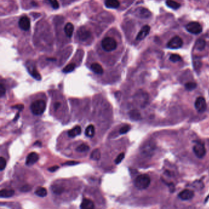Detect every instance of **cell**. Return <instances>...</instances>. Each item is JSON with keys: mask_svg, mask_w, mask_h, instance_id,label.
<instances>
[{"mask_svg": "<svg viewBox=\"0 0 209 209\" xmlns=\"http://www.w3.org/2000/svg\"><path fill=\"white\" fill-rule=\"evenodd\" d=\"M28 69L29 73H30L31 75L33 78H35V79H36L37 81H41V75L38 72V71H37V69L35 67H33V68L29 67V68H28Z\"/></svg>", "mask_w": 209, "mask_h": 209, "instance_id": "obj_20", "label": "cell"}, {"mask_svg": "<svg viewBox=\"0 0 209 209\" xmlns=\"http://www.w3.org/2000/svg\"><path fill=\"white\" fill-rule=\"evenodd\" d=\"M193 151L199 158H202L206 154V149L204 145L201 142L197 143L193 147Z\"/></svg>", "mask_w": 209, "mask_h": 209, "instance_id": "obj_7", "label": "cell"}, {"mask_svg": "<svg viewBox=\"0 0 209 209\" xmlns=\"http://www.w3.org/2000/svg\"><path fill=\"white\" fill-rule=\"evenodd\" d=\"M194 106L198 112H204L207 109V103L205 98L202 96L198 97L195 101Z\"/></svg>", "mask_w": 209, "mask_h": 209, "instance_id": "obj_6", "label": "cell"}, {"mask_svg": "<svg viewBox=\"0 0 209 209\" xmlns=\"http://www.w3.org/2000/svg\"><path fill=\"white\" fill-rule=\"evenodd\" d=\"M150 31V27L148 25H146L141 28L140 32L137 35L136 40L137 41H142L145 39L149 34Z\"/></svg>", "mask_w": 209, "mask_h": 209, "instance_id": "obj_11", "label": "cell"}, {"mask_svg": "<svg viewBox=\"0 0 209 209\" xmlns=\"http://www.w3.org/2000/svg\"><path fill=\"white\" fill-rule=\"evenodd\" d=\"M79 162H77V161H67L65 162V163L63 164V165L65 166H73V165H75L79 164Z\"/></svg>", "mask_w": 209, "mask_h": 209, "instance_id": "obj_38", "label": "cell"}, {"mask_svg": "<svg viewBox=\"0 0 209 209\" xmlns=\"http://www.w3.org/2000/svg\"><path fill=\"white\" fill-rule=\"evenodd\" d=\"M6 166V161L3 157L2 156V157L0 158V170H1L2 171H3L5 169Z\"/></svg>", "mask_w": 209, "mask_h": 209, "instance_id": "obj_36", "label": "cell"}, {"mask_svg": "<svg viewBox=\"0 0 209 209\" xmlns=\"http://www.w3.org/2000/svg\"><path fill=\"white\" fill-rule=\"evenodd\" d=\"M105 5L108 8L116 9L119 7L120 2L118 0H106Z\"/></svg>", "mask_w": 209, "mask_h": 209, "instance_id": "obj_18", "label": "cell"}, {"mask_svg": "<svg viewBox=\"0 0 209 209\" xmlns=\"http://www.w3.org/2000/svg\"><path fill=\"white\" fill-rule=\"evenodd\" d=\"M65 191L63 187L59 185H53L51 187V191L55 194H60Z\"/></svg>", "mask_w": 209, "mask_h": 209, "instance_id": "obj_28", "label": "cell"}, {"mask_svg": "<svg viewBox=\"0 0 209 209\" xmlns=\"http://www.w3.org/2000/svg\"><path fill=\"white\" fill-rule=\"evenodd\" d=\"M197 87V84L195 82H188L185 84V88L187 90L191 91L195 89Z\"/></svg>", "mask_w": 209, "mask_h": 209, "instance_id": "obj_32", "label": "cell"}, {"mask_svg": "<svg viewBox=\"0 0 209 209\" xmlns=\"http://www.w3.org/2000/svg\"><path fill=\"white\" fill-rule=\"evenodd\" d=\"M12 108H14V109H18L19 111H22L24 109V106L23 105V104H17V105L13 106Z\"/></svg>", "mask_w": 209, "mask_h": 209, "instance_id": "obj_39", "label": "cell"}, {"mask_svg": "<svg viewBox=\"0 0 209 209\" xmlns=\"http://www.w3.org/2000/svg\"><path fill=\"white\" fill-rule=\"evenodd\" d=\"M148 96L146 95V93L144 92H139L137 94L136 96V100L137 102L140 104L141 106H144L145 104V102L147 101V99H148Z\"/></svg>", "mask_w": 209, "mask_h": 209, "instance_id": "obj_14", "label": "cell"}, {"mask_svg": "<svg viewBox=\"0 0 209 209\" xmlns=\"http://www.w3.org/2000/svg\"><path fill=\"white\" fill-rule=\"evenodd\" d=\"M46 109V103L44 100H36L32 103L30 110L35 115H40L42 114Z\"/></svg>", "mask_w": 209, "mask_h": 209, "instance_id": "obj_2", "label": "cell"}, {"mask_svg": "<svg viewBox=\"0 0 209 209\" xmlns=\"http://www.w3.org/2000/svg\"><path fill=\"white\" fill-rule=\"evenodd\" d=\"M194 192L190 190H185L178 194V197L183 201H188L194 197Z\"/></svg>", "mask_w": 209, "mask_h": 209, "instance_id": "obj_13", "label": "cell"}, {"mask_svg": "<svg viewBox=\"0 0 209 209\" xmlns=\"http://www.w3.org/2000/svg\"><path fill=\"white\" fill-rule=\"evenodd\" d=\"M184 42H183L182 39L178 36H174L168 42L167 47L171 49H177L182 47Z\"/></svg>", "mask_w": 209, "mask_h": 209, "instance_id": "obj_5", "label": "cell"}, {"mask_svg": "<svg viewBox=\"0 0 209 209\" xmlns=\"http://www.w3.org/2000/svg\"><path fill=\"white\" fill-rule=\"evenodd\" d=\"M74 27L72 23H68L66 24L64 30H65V33L67 37L68 38H71L73 34V32H74Z\"/></svg>", "mask_w": 209, "mask_h": 209, "instance_id": "obj_17", "label": "cell"}, {"mask_svg": "<svg viewBox=\"0 0 209 209\" xmlns=\"http://www.w3.org/2000/svg\"><path fill=\"white\" fill-rule=\"evenodd\" d=\"M14 194V191L12 190L3 189L0 191V196L3 198H8L13 196Z\"/></svg>", "mask_w": 209, "mask_h": 209, "instance_id": "obj_23", "label": "cell"}, {"mask_svg": "<svg viewBox=\"0 0 209 209\" xmlns=\"http://www.w3.org/2000/svg\"><path fill=\"white\" fill-rule=\"evenodd\" d=\"M85 134L87 137L93 138L95 134V128L93 124H90L85 131Z\"/></svg>", "mask_w": 209, "mask_h": 209, "instance_id": "obj_21", "label": "cell"}, {"mask_svg": "<svg viewBox=\"0 0 209 209\" xmlns=\"http://www.w3.org/2000/svg\"><path fill=\"white\" fill-rule=\"evenodd\" d=\"M90 68L93 72H94L95 74H97L101 75V74H102L104 72V70H103L102 67L101 66V65H99L98 63H93L91 65Z\"/></svg>", "mask_w": 209, "mask_h": 209, "instance_id": "obj_19", "label": "cell"}, {"mask_svg": "<svg viewBox=\"0 0 209 209\" xmlns=\"http://www.w3.org/2000/svg\"><path fill=\"white\" fill-rule=\"evenodd\" d=\"M19 114L18 113L17 114V115H16V117H15V118H14V121H16L18 118H19Z\"/></svg>", "mask_w": 209, "mask_h": 209, "instance_id": "obj_44", "label": "cell"}, {"mask_svg": "<svg viewBox=\"0 0 209 209\" xmlns=\"http://www.w3.org/2000/svg\"><path fill=\"white\" fill-rule=\"evenodd\" d=\"M187 31L193 35H199L202 32V27L201 24L197 22L188 23L185 27Z\"/></svg>", "mask_w": 209, "mask_h": 209, "instance_id": "obj_4", "label": "cell"}, {"mask_svg": "<svg viewBox=\"0 0 209 209\" xmlns=\"http://www.w3.org/2000/svg\"><path fill=\"white\" fill-rule=\"evenodd\" d=\"M131 129V126L129 125H125L121 128L120 129V134H124L127 133Z\"/></svg>", "mask_w": 209, "mask_h": 209, "instance_id": "obj_34", "label": "cell"}, {"mask_svg": "<svg viewBox=\"0 0 209 209\" xmlns=\"http://www.w3.org/2000/svg\"><path fill=\"white\" fill-rule=\"evenodd\" d=\"M169 60L172 61V62H178L181 60V57L178 55V54H172L170 57H169Z\"/></svg>", "mask_w": 209, "mask_h": 209, "instance_id": "obj_31", "label": "cell"}, {"mask_svg": "<svg viewBox=\"0 0 209 209\" xmlns=\"http://www.w3.org/2000/svg\"><path fill=\"white\" fill-rule=\"evenodd\" d=\"M47 1L50 4L51 7L55 9H57L59 8V3L57 0H47Z\"/></svg>", "mask_w": 209, "mask_h": 209, "instance_id": "obj_33", "label": "cell"}, {"mask_svg": "<svg viewBox=\"0 0 209 209\" xmlns=\"http://www.w3.org/2000/svg\"><path fill=\"white\" fill-rule=\"evenodd\" d=\"M38 145V146H39V147H41L42 146V143L40 142V141H36L35 144H34V145Z\"/></svg>", "mask_w": 209, "mask_h": 209, "instance_id": "obj_43", "label": "cell"}, {"mask_svg": "<svg viewBox=\"0 0 209 209\" xmlns=\"http://www.w3.org/2000/svg\"><path fill=\"white\" fill-rule=\"evenodd\" d=\"M60 105H61V104H60V102H56V103L55 104V105H54V109H55V110L57 111V110L60 108Z\"/></svg>", "mask_w": 209, "mask_h": 209, "instance_id": "obj_42", "label": "cell"}, {"mask_svg": "<svg viewBox=\"0 0 209 209\" xmlns=\"http://www.w3.org/2000/svg\"><path fill=\"white\" fill-rule=\"evenodd\" d=\"M75 65L74 63H71L68 65H67L63 70V71L65 73H69L72 71H73L75 69Z\"/></svg>", "mask_w": 209, "mask_h": 209, "instance_id": "obj_30", "label": "cell"}, {"mask_svg": "<svg viewBox=\"0 0 209 209\" xmlns=\"http://www.w3.org/2000/svg\"><path fill=\"white\" fill-rule=\"evenodd\" d=\"M205 45H206L205 41L204 39L200 38L197 39V41H196L195 44V48L197 49V50L202 51L205 48Z\"/></svg>", "mask_w": 209, "mask_h": 209, "instance_id": "obj_24", "label": "cell"}, {"mask_svg": "<svg viewBox=\"0 0 209 209\" xmlns=\"http://www.w3.org/2000/svg\"><path fill=\"white\" fill-rule=\"evenodd\" d=\"M129 116L131 119L133 120H135V121H138L141 119V115L140 112L138 110H136V109L131 111L129 112Z\"/></svg>", "mask_w": 209, "mask_h": 209, "instance_id": "obj_22", "label": "cell"}, {"mask_svg": "<svg viewBox=\"0 0 209 209\" xmlns=\"http://www.w3.org/2000/svg\"><path fill=\"white\" fill-rule=\"evenodd\" d=\"M136 15L141 18H147L151 16L150 11L144 8H139L135 11Z\"/></svg>", "mask_w": 209, "mask_h": 209, "instance_id": "obj_12", "label": "cell"}, {"mask_svg": "<svg viewBox=\"0 0 209 209\" xmlns=\"http://www.w3.org/2000/svg\"><path fill=\"white\" fill-rule=\"evenodd\" d=\"M59 169V166H52L50 168L48 169V170L50 171V172H55L57 171L58 169Z\"/></svg>", "mask_w": 209, "mask_h": 209, "instance_id": "obj_41", "label": "cell"}, {"mask_svg": "<svg viewBox=\"0 0 209 209\" xmlns=\"http://www.w3.org/2000/svg\"><path fill=\"white\" fill-rule=\"evenodd\" d=\"M18 25L22 30L28 31L30 28V20L27 16L22 17L18 22Z\"/></svg>", "mask_w": 209, "mask_h": 209, "instance_id": "obj_9", "label": "cell"}, {"mask_svg": "<svg viewBox=\"0 0 209 209\" xmlns=\"http://www.w3.org/2000/svg\"><path fill=\"white\" fill-rule=\"evenodd\" d=\"M124 158V153H121L120 154H119L115 160V164H120L123 161Z\"/></svg>", "mask_w": 209, "mask_h": 209, "instance_id": "obj_35", "label": "cell"}, {"mask_svg": "<svg viewBox=\"0 0 209 209\" xmlns=\"http://www.w3.org/2000/svg\"><path fill=\"white\" fill-rule=\"evenodd\" d=\"M81 133H82L81 127L80 126H76L74 128H73L72 129H70L68 131V134L69 137L73 138H75L77 136L81 135Z\"/></svg>", "mask_w": 209, "mask_h": 209, "instance_id": "obj_15", "label": "cell"}, {"mask_svg": "<svg viewBox=\"0 0 209 209\" xmlns=\"http://www.w3.org/2000/svg\"><path fill=\"white\" fill-rule=\"evenodd\" d=\"M77 35L78 36V38L81 41H86L88 39H89L91 35V33L90 31L87 30L85 27H82L79 30H78L77 32Z\"/></svg>", "mask_w": 209, "mask_h": 209, "instance_id": "obj_8", "label": "cell"}, {"mask_svg": "<svg viewBox=\"0 0 209 209\" xmlns=\"http://www.w3.org/2000/svg\"><path fill=\"white\" fill-rule=\"evenodd\" d=\"M35 193L38 196L44 197L47 195V191L46 188H45L44 187H39V188H37V190L35 191Z\"/></svg>", "mask_w": 209, "mask_h": 209, "instance_id": "obj_27", "label": "cell"}, {"mask_svg": "<svg viewBox=\"0 0 209 209\" xmlns=\"http://www.w3.org/2000/svg\"><path fill=\"white\" fill-rule=\"evenodd\" d=\"M39 160V155L36 152H32L27 156L26 160V165L30 166L35 164Z\"/></svg>", "mask_w": 209, "mask_h": 209, "instance_id": "obj_10", "label": "cell"}, {"mask_svg": "<svg viewBox=\"0 0 209 209\" xmlns=\"http://www.w3.org/2000/svg\"><path fill=\"white\" fill-rule=\"evenodd\" d=\"M90 149V147L85 144H82L80 145L79 147H77L76 148V150L79 152H84L87 151Z\"/></svg>", "mask_w": 209, "mask_h": 209, "instance_id": "obj_29", "label": "cell"}, {"mask_svg": "<svg viewBox=\"0 0 209 209\" xmlns=\"http://www.w3.org/2000/svg\"><path fill=\"white\" fill-rule=\"evenodd\" d=\"M81 208L83 209H91L95 208V204L93 202L89 199L85 198L83 199L81 204Z\"/></svg>", "mask_w": 209, "mask_h": 209, "instance_id": "obj_16", "label": "cell"}, {"mask_svg": "<svg viewBox=\"0 0 209 209\" xmlns=\"http://www.w3.org/2000/svg\"><path fill=\"white\" fill-rule=\"evenodd\" d=\"M101 45L102 48L105 51H112L117 48V43L112 38L106 37L102 40Z\"/></svg>", "mask_w": 209, "mask_h": 209, "instance_id": "obj_3", "label": "cell"}, {"mask_svg": "<svg viewBox=\"0 0 209 209\" xmlns=\"http://www.w3.org/2000/svg\"><path fill=\"white\" fill-rule=\"evenodd\" d=\"M151 182L150 178L146 174H142L136 177L134 181V185L136 187L141 190L147 188Z\"/></svg>", "mask_w": 209, "mask_h": 209, "instance_id": "obj_1", "label": "cell"}, {"mask_svg": "<svg viewBox=\"0 0 209 209\" xmlns=\"http://www.w3.org/2000/svg\"><path fill=\"white\" fill-rule=\"evenodd\" d=\"M166 3L169 8L174 10L178 9L180 7V4L175 1H174V0H166Z\"/></svg>", "mask_w": 209, "mask_h": 209, "instance_id": "obj_25", "label": "cell"}, {"mask_svg": "<svg viewBox=\"0 0 209 209\" xmlns=\"http://www.w3.org/2000/svg\"><path fill=\"white\" fill-rule=\"evenodd\" d=\"M6 93V88L3 84L0 85V96L3 97Z\"/></svg>", "mask_w": 209, "mask_h": 209, "instance_id": "obj_37", "label": "cell"}, {"mask_svg": "<svg viewBox=\"0 0 209 209\" xmlns=\"http://www.w3.org/2000/svg\"><path fill=\"white\" fill-rule=\"evenodd\" d=\"M90 158L95 161H98L101 158V151L99 149H95L94 150L91 154H90Z\"/></svg>", "mask_w": 209, "mask_h": 209, "instance_id": "obj_26", "label": "cell"}, {"mask_svg": "<svg viewBox=\"0 0 209 209\" xmlns=\"http://www.w3.org/2000/svg\"><path fill=\"white\" fill-rule=\"evenodd\" d=\"M31 190V187L29 185H25L21 188V191L23 192H27Z\"/></svg>", "mask_w": 209, "mask_h": 209, "instance_id": "obj_40", "label": "cell"}]
</instances>
